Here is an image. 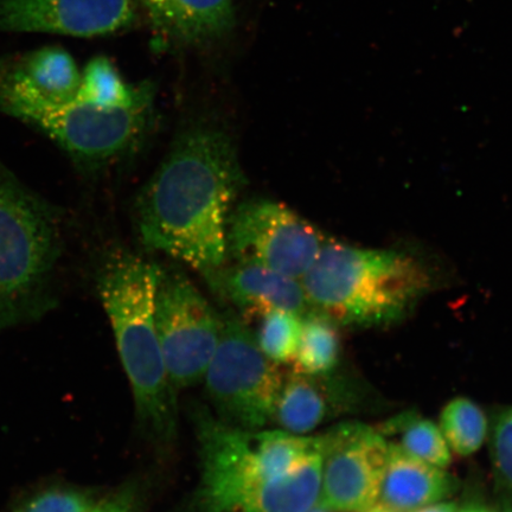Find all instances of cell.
<instances>
[{
    "label": "cell",
    "mask_w": 512,
    "mask_h": 512,
    "mask_svg": "<svg viewBox=\"0 0 512 512\" xmlns=\"http://www.w3.org/2000/svg\"><path fill=\"white\" fill-rule=\"evenodd\" d=\"M245 176L226 133L197 127L182 134L138 200L147 248L206 275L226 264L227 226Z\"/></svg>",
    "instance_id": "6da1fadb"
},
{
    "label": "cell",
    "mask_w": 512,
    "mask_h": 512,
    "mask_svg": "<svg viewBox=\"0 0 512 512\" xmlns=\"http://www.w3.org/2000/svg\"><path fill=\"white\" fill-rule=\"evenodd\" d=\"M197 512H307L320 492V438L247 431L197 409Z\"/></svg>",
    "instance_id": "7a4b0ae2"
},
{
    "label": "cell",
    "mask_w": 512,
    "mask_h": 512,
    "mask_svg": "<svg viewBox=\"0 0 512 512\" xmlns=\"http://www.w3.org/2000/svg\"><path fill=\"white\" fill-rule=\"evenodd\" d=\"M162 268L142 256L120 252L106 261L99 296L130 381L140 427L153 443L177 437V389L166 370L156 329V293Z\"/></svg>",
    "instance_id": "3957f363"
},
{
    "label": "cell",
    "mask_w": 512,
    "mask_h": 512,
    "mask_svg": "<svg viewBox=\"0 0 512 512\" xmlns=\"http://www.w3.org/2000/svg\"><path fill=\"white\" fill-rule=\"evenodd\" d=\"M311 311L337 325L398 322L430 291L433 278L415 256L326 239L302 279Z\"/></svg>",
    "instance_id": "277c9868"
},
{
    "label": "cell",
    "mask_w": 512,
    "mask_h": 512,
    "mask_svg": "<svg viewBox=\"0 0 512 512\" xmlns=\"http://www.w3.org/2000/svg\"><path fill=\"white\" fill-rule=\"evenodd\" d=\"M61 247L56 210L0 165V326L48 304Z\"/></svg>",
    "instance_id": "5b68a950"
},
{
    "label": "cell",
    "mask_w": 512,
    "mask_h": 512,
    "mask_svg": "<svg viewBox=\"0 0 512 512\" xmlns=\"http://www.w3.org/2000/svg\"><path fill=\"white\" fill-rule=\"evenodd\" d=\"M220 317L219 344L203 380L215 416L241 430H264L273 424L285 374L261 351L245 320L234 312Z\"/></svg>",
    "instance_id": "8992f818"
},
{
    "label": "cell",
    "mask_w": 512,
    "mask_h": 512,
    "mask_svg": "<svg viewBox=\"0 0 512 512\" xmlns=\"http://www.w3.org/2000/svg\"><path fill=\"white\" fill-rule=\"evenodd\" d=\"M156 329L174 387L202 382L219 344L221 317L182 272H160Z\"/></svg>",
    "instance_id": "52a82bcc"
},
{
    "label": "cell",
    "mask_w": 512,
    "mask_h": 512,
    "mask_svg": "<svg viewBox=\"0 0 512 512\" xmlns=\"http://www.w3.org/2000/svg\"><path fill=\"white\" fill-rule=\"evenodd\" d=\"M325 241L313 224L277 202L242 203L228 219L227 256L298 280L310 270Z\"/></svg>",
    "instance_id": "ba28073f"
},
{
    "label": "cell",
    "mask_w": 512,
    "mask_h": 512,
    "mask_svg": "<svg viewBox=\"0 0 512 512\" xmlns=\"http://www.w3.org/2000/svg\"><path fill=\"white\" fill-rule=\"evenodd\" d=\"M151 93L130 107H101L73 100L69 104L30 110L17 118L36 125L70 155L104 162L131 151L149 125Z\"/></svg>",
    "instance_id": "9c48e42d"
},
{
    "label": "cell",
    "mask_w": 512,
    "mask_h": 512,
    "mask_svg": "<svg viewBox=\"0 0 512 512\" xmlns=\"http://www.w3.org/2000/svg\"><path fill=\"white\" fill-rule=\"evenodd\" d=\"M318 504L336 512H363L379 497L388 444L361 422H343L320 435Z\"/></svg>",
    "instance_id": "30bf717a"
},
{
    "label": "cell",
    "mask_w": 512,
    "mask_h": 512,
    "mask_svg": "<svg viewBox=\"0 0 512 512\" xmlns=\"http://www.w3.org/2000/svg\"><path fill=\"white\" fill-rule=\"evenodd\" d=\"M134 14L136 0H0V30L93 37L127 27Z\"/></svg>",
    "instance_id": "8fae6325"
},
{
    "label": "cell",
    "mask_w": 512,
    "mask_h": 512,
    "mask_svg": "<svg viewBox=\"0 0 512 512\" xmlns=\"http://www.w3.org/2000/svg\"><path fill=\"white\" fill-rule=\"evenodd\" d=\"M81 73L59 47L32 51L0 76V107L17 117L25 111L60 107L78 94Z\"/></svg>",
    "instance_id": "7c38bea8"
},
{
    "label": "cell",
    "mask_w": 512,
    "mask_h": 512,
    "mask_svg": "<svg viewBox=\"0 0 512 512\" xmlns=\"http://www.w3.org/2000/svg\"><path fill=\"white\" fill-rule=\"evenodd\" d=\"M203 277L220 297L240 311L245 322L274 310L292 312L299 317L311 312L300 280L264 267L235 262Z\"/></svg>",
    "instance_id": "4fadbf2b"
},
{
    "label": "cell",
    "mask_w": 512,
    "mask_h": 512,
    "mask_svg": "<svg viewBox=\"0 0 512 512\" xmlns=\"http://www.w3.org/2000/svg\"><path fill=\"white\" fill-rule=\"evenodd\" d=\"M351 387L332 374L306 375L291 371L284 377L273 416L285 431L305 435L352 406Z\"/></svg>",
    "instance_id": "5bb4252c"
},
{
    "label": "cell",
    "mask_w": 512,
    "mask_h": 512,
    "mask_svg": "<svg viewBox=\"0 0 512 512\" xmlns=\"http://www.w3.org/2000/svg\"><path fill=\"white\" fill-rule=\"evenodd\" d=\"M457 482L441 467L408 456L399 447L388 444L377 504L392 512H413L443 502L453 495Z\"/></svg>",
    "instance_id": "9a60e30c"
},
{
    "label": "cell",
    "mask_w": 512,
    "mask_h": 512,
    "mask_svg": "<svg viewBox=\"0 0 512 512\" xmlns=\"http://www.w3.org/2000/svg\"><path fill=\"white\" fill-rule=\"evenodd\" d=\"M164 35L185 43L206 42L233 27V0H143Z\"/></svg>",
    "instance_id": "2e32d148"
},
{
    "label": "cell",
    "mask_w": 512,
    "mask_h": 512,
    "mask_svg": "<svg viewBox=\"0 0 512 512\" xmlns=\"http://www.w3.org/2000/svg\"><path fill=\"white\" fill-rule=\"evenodd\" d=\"M377 431L387 444L399 447L408 456L441 469L451 463V450L440 428L418 413L396 415Z\"/></svg>",
    "instance_id": "e0dca14e"
},
{
    "label": "cell",
    "mask_w": 512,
    "mask_h": 512,
    "mask_svg": "<svg viewBox=\"0 0 512 512\" xmlns=\"http://www.w3.org/2000/svg\"><path fill=\"white\" fill-rule=\"evenodd\" d=\"M337 324L317 312L302 317V332L292 370L306 375H328L338 366L341 336Z\"/></svg>",
    "instance_id": "ac0fdd59"
},
{
    "label": "cell",
    "mask_w": 512,
    "mask_h": 512,
    "mask_svg": "<svg viewBox=\"0 0 512 512\" xmlns=\"http://www.w3.org/2000/svg\"><path fill=\"white\" fill-rule=\"evenodd\" d=\"M151 92L147 88H132L121 79L106 57H96L81 74L75 100L101 107H130Z\"/></svg>",
    "instance_id": "d6986e66"
},
{
    "label": "cell",
    "mask_w": 512,
    "mask_h": 512,
    "mask_svg": "<svg viewBox=\"0 0 512 512\" xmlns=\"http://www.w3.org/2000/svg\"><path fill=\"white\" fill-rule=\"evenodd\" d=\"M488 430L484 412L470 399H454L441 413L440 431L450 450L458 456L467 457L479 451Z\"/></svg>",
    "instance_id": "ffe728a7"
},
{
    "label": "cell",
    "mask_w": 512,
    "mask_h": 512,
    "mask_svg": "<svg viewBox=\"0 0 512 512\" xmlns=\"http://www.w3.org/2000/svg\"><path fill=\"white\" fill-rule=\"evenodd\" d=\"M302 332V317L292 312L274 310L261 317L259 347L274 363H292L297 354Z\"/></svg>",
    "instance_id": "44dd1931"
},
{
    "label": "cell",
    "mask_w": 512,
    "mask_h": 512,
    "mask_svg": "<svg viewBox=\"0 0 512 512\" xmlns=\"http://www.w3.org/2000/svg\"><path fill=\"white\" fill-rule=\"evenodd\" d=\"M490 453L498 485L512 491V407L499 412L492 424Z\"/></svg>",
    "instance_id": "7402d4cb"
},
{
    "label": "cell",
    "mask_w": 512,
    "mask_h": 512,
    "mask_svg": "<svg viewBox=\"0 0 512 512\" xmlns=\"http://www.w3.org/2000/svg\"><path fill=\"white\" fill-rule=\"evenodd\" d=\"M95 499L74 489H50L31 498L17 512H91Z\"/></svg>",
    "instance_id": "603a6c76"
},
{
    "label": "cell",
    "mask_w": 512,
    "mask_h": 512,
    "mask_svg": "<svg viewBox=\"0 0 512 512\" xmlns=\"http://www.w3.org/2000/svg\"><path fill=\"white\" fill-rule=\"evenodd\" d=\"M137 495L133 488H124L96 503L91 512H137Z\"/></svg>",
    "instance_id": "cb8c5ba5"
},
{
    "label": "cell",
    "mask_w": 512,
    "mask_h": 512,
    "mask_svg": "<svg viewBox=\"0 0 512 512\" xmlns=\"http://www.w3.org/2000/svg\"><path fill=\"white\" fill-rule=\"evenodd\" d=\"M458 505L454 502H438L427 505V507L415 510L413 512H458Z\"/></svg>",
    "instance_id": "d4e9b609"
},
{
    "label": "cell",
    "mask_w": 512,
    "mask_h": 512,
    "mask_svg": "<svg viewBox=\"0 0 512 512\" xmlns=\"http://www.w3.org/2000/svg\"><path fill=\"white\" fill-rule=\"evenodd\" d=\"M497 512H512V491L503 490L499 497Z\"/></svg>",
    "instance_id": "484cf974"
},
{
    "label": "cell",
    "mask_w": 512,
    "mask_h": 512,
    "mask_svg": "<svg viewBox=\"0 0 512 512\" xmlns=\"http://www.w3.org/2000/svg\"><path fill=\"white\" fill-rule=\"evenodd\" d=\"M458 512H492L489 508L484 507L482 504H469Z\"/></svg>",
    "instance_id": "4316f807"
},
{
    "label": "cell",
    "mask_w": 512,
    "mask_h": 512,
    "mask_svg": "<svg viewBox=\"0 0 512 512\" xmlns=\"http://www.w3.org/2000/svg\"><path fill=\"white\" fill-rule=\"evenodd\" d=\"M363 512H392V511H389L388 509L381 507V505H379V504H375V505H373V507H371L368 510L363 511Z\"/></svg>",
    "instance_id": "83f0119b"
},
{
    "label": "cell",
    "mask_w": 512,
    "mask_h": 512,
    "mask_svg": "<svg viewBox=\"0 0 512 512\" xmlns=\"http://www.w3.org/2000/svg\"><path fill=\"white\" fill-rule=\"evenodd\" d=\"M307 512H336V511L326 509V508L322 507V505L317 504L316 507H313L312 509H310Z\"/></svg>",
    "instance_id": "f1b7e54d"
}]
</instances>
